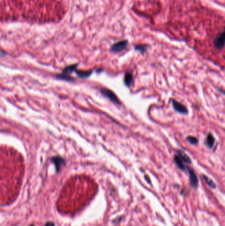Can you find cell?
<instances>
[{
	"label": "cell",
	"instance_id": "obj_13",
	"mask_svg": "<svg viewBox=\"0 0 225 226\" xmlns=\"http://www.w3.org/2000/svg\"><path fill=\"white\" fill-rule=\"evenodd\" d=\"M203 178L204 180L205 181L206 183H207L211 188H212V189H215V188H216V185H215V183L212 181V179H210V178H209L206 175H203Z\"/></svg>",
	"mask_w": 225,
	"mask_h": 226
},
{
	"label": "cell",
	"instance_id": "obj_7",
	"mask_svg": "<svg viewBox=\"0 0 225 226\" xmlns=\"http://www.w3.org/2000/svg\"><path fill=\"white\" fill-rule=\"evenodd\" d=\"M177 153H178V155L179 156V157L181 159V160L183 162H185L186 163H191V159L189 157V156L187 155L184 151H183L182 150H177Z\"/></svg>",
	"mask_w": 225,
	"mask_h": 226
},
{
	"label": "cell",
	"instance_id": "obj_2",
	"mask_svg": "<svg viewBox=\"0 0 225 226\" xmlns=\"http://www.w3.org/2000/svg\"><path fill=\"white\" fill-rule=\"evenodd\" d=\"M224 31H221V33H218L214 40L215 48L217 50H221L224 47Z\"/></svg>",
	"mask_w": 225,
	"mask_h": 226
},
{
	"label": "cell",
	"instance_id": "obj_5",
	"mask_svg": "<svg viewBox=\"0 0 225 226\" xmlns=\"http://www.w3.org/2000/svg\"><path fill=\"white\" fill-rule=\"evenodd\" d=\"M127 45H128V41L126 40H123L121 41V42H118L114 44L112 46L111 51L114 53L122 52L123 50H125V48L127 47Z\"/></svg>",
	"mask_w": 225,
	"mask_h": 226
},
{
	"label": "cell",
	"instance_id": "obj_11",
	"mask_svg": "<svg viewBox=\"0 0 225 226\" xmlns=\"http://www.w3.org/2000/svg\"><path fill=\"white\" fill-rule=\"evenodd\" d=\"M77 66V64H74V65H71V66L66 67V68L64 69H63V74H66V75H69V74H71V72H73L74 71H75Z\"/></svg>",
	"mask_w": 225,
	"mask_h": 226
},
{
	"label": "cell",
	"instance_id": "obj_1",
	"mask_svg": "<svg viewBox=\"0 0 225 226\" xmlns=\"http://www.w3.org/2000/svg\"><path fill=\"white\" fill-rule=\"evenodd\" d=\"M100 93L103 96L108 98L110 101H112L114 104H118V105L121 104L120 101L119 100L118 97H117V95L110 90H108L107 88H102L100 89Z\"/></svg>",
	"mask_w": 225,
	"mask_h": 226
},
{
	"label": "cell",
	"instance_id": "obj_4",
	"mask_svg": "<svg viewBox=\"0 0 225 226\" xmlns=\"http://www.w3.org/2000/svg\"><path fill=\"white\" fill-rule=\"evenodd\" d=\"M187 171H188L189 175V182H190V184H191L193 188H195V189H197L198 186L199 181L198 179V177L195 173V171L189 167H188Z\"/></svg>",
	"mask_w": 225,
	"mask_h": 226
},
{
	"label": "cell",
	"instance_id": "obj_3",
	"mask_svg": "<svg viewBox=\"0 0 225 226\" xmlns=\"http://www.w3.org/2000/svg\"><path fill=\"white\" fill-rule=\"evenodd\" d=\"M171 101H172L174 109L175 110L176 112L180 113L181 114H188V109H187V108L184 105H183V104L180 103V102H178L177 101L174 100V99H172V100H171Z\"/></svg>",
	"mask_w": 225,
	"mask_h": 226
},
{
	"label": "cell",
	"instance_id": "obj_10",
	"mask_svg": "<svg viewBox=\"0 0 225 226\" xmlns=\"http://www.w3.org/2000/svg\"><path fill=\"white\" fill-rule=\"evenodd\" d=\"M215 138L212 135V134H209L207 137V139H206V144H207L208 147L209 148H213L215 144Z\"/></svg>",
	"mask_w": 225,
	"mask_h": 226
},
{
	"label": "cell",
	"instance_id": "obj_15",
	"mask_svg": "<svg viewBox=\"0 0 225 226\" xmlns=\"http://www.w3.org/2000/svg\"><path fill=\"white\" fill-rule=\"evenodd\" d=\"M58 78L59 79H64V80H67V81H74V79L71 78V76H69V75H66L64 74H62L61 75H58Z\"/></svg>",
	"mask_w": 225,
	"mask_h": 226
},
{
	"label": "cell",
	"instance_id": "obj_6",
	"mask_svg": "<svg viewBox=\"0 0 225 226\" xmlns=\"http://www.w3.org/2000/svg\"><path fill=\"white\" fill-rule=\"evenodd\" d=\"M52 160L53 161V163H54L56 170L58 172L60 171V169H61L62 165L65 164V160L59 156H55V157H52Z\"/></svg>",
	"mask_w": 225,
	"mask_h": 226
},
{
	"label": "cell",
	"instance_id": "obj_16",
	"mask_svg": "<svg viewBox=\"0 0 225 226\" xmlns=\"http://www.w3.org/2000/svg\"><path fill=\"white\" fill-rule=\"evenodd\" d=\"M136 49L138 50H140L141 52H144L146 48H145V46H136Z\"/></svg>",
	"mask_w": 225,
	"mask_h": 226
},
{
	"label": "cell",
	"instance_id": "obj_14",
	"mask_svg": "<svg viewBox=\"0 0 225 226\" xmlns=\"http://www.w3.org/2000/svg\"><path fill=\"white\" fill-rule=\"evenodd\" d=\"M187 140H188L190 144L193 145H197L198 144V139L197 138H195L194 136H188L187 137Z\"/></svg>",
	"mask_w": 225,
	"mask_h": 226
},
{
	"label": "cell",
	"instance_id": "obj_17",
	"mask_svg": "<svg viewBox=\"0 0 225 226\" xmlns=\"http://www.w3.org/2000/svg\"><path fill=\"white\" fill-rule=\"evenodd\" d=\"M46 226H54V224H53L52 222H48V223H47Z\"/></svg>",
	"mask_w": 225,
	"mask_h": 226
},
{
	"label": "cell",
	"instance_id": "obj_12",
	"mask_svg": "<svg viewBox=\"0 0 225 226\" xmlns=\"http://www.w3.org/2000/svg\"><path fill=\"white\" fill-rule=\"evenodd\" d=\"M75 72H76V74L78 75L79 77L83 78L89 77V76L91 75L92 72H93L92 71H77V70H75Z\"/></svg>",
	"mask_w": 225,
	"mask_h": 226
},
{
	"label": "cell",
	"instance_id": "obj_8",
	"mask_svg": "<svg viewBox=\"0 0 225 226\" xmlns=\"http://www.w3.org/2000/svg\"><path fill=\"white\" fill-rule=\"evenodd\" d=\"M133 81H134V77L133 75L130 72H127L125 73L124 76V84L127 87H130Z\"/></svg>",
	"mask_w": 225,
	"mask_h": 226
},
{
	"label": "cell",
	"instance_id": "obj_9",
	"mask_svg": "<svg viewBox=\"0 0 225 226\" xmlns=\"http://www.w3.org/2000/svg\"><path fill=\"white\" fill-rule=\"evenodd\" d=\"M174 161L176 163L177 166H178L180 169L182 170L183 171H186L188 169V167H186L184 164H183V161L181 160V159L179 157V156L178 155H176L174 156Z\"/></svg>",
	"mask_w": 225,
	"mask_h": 226
}]
</instances>
